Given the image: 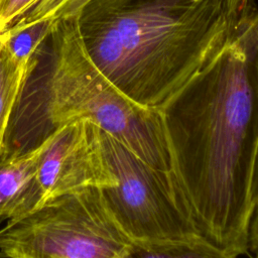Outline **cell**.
Here are the masks:
<instances>
[{
    "label": "cell",
    "instance_id": "6da1fadb",
    "mask_svg": "<svg viewBox=\"0 0 258 258\" xmlns=\"http://www.w3.org/2000/svg\"><path fill=\"white\" fill-rule=\"evenodd\" d=\"M246 27L157 109L200 233L237 257L249 248L258 144V71Z\"/></svg>",
    "mask_w": 258,
    "mask_h": 258
},
{
    "label": "cell",
    "instance_id": "7a4b0ae2",
    "mask_svg": "<svg viewBox=\"0 0 258 258\" xmlns=\"http://www.w3.org/2000/svg\"><path fill=\"white\" fill-rule=\"evenodd\" d=\"M257 10L256 0H92L77 22L100 72L135 103L158 109Z\"/></svg>",
    "mask_w": 258,
    "mask_h": 258
},
{
    "label": "cell",
    "instance_id": "3957f363",
    "mask_svg": "<svg viewBox=\"0 0 258 258\" xmlns=\"http://www.w3.org/2000/svg\"><path fill=\"white\" fill-rule=\"evenodd\" d=\"M50 35L53 62L44 107L50 132L87 120L150 165L172 171L158 110L135 103L100 72L83 44L77 17L56 21Z\"/></svg>",
    "mask_w": 258,
    "mask_h": 258
},
{
    "label": "cell",
    "instance_id": "277c9868",
    "mask_svg": "<svg viewBox=\"0 0 258 258\" xmlns=\"http://www.w3.org/2000/svg\"><path fill=\"white\" fill-rule=\"evenodd\" d=\"M130 243L97 187L57 197L0 231L4 258H122Z\"/></svg>",
    "mask_w": 258,
    "mask_h": 258
},
{
    "label": "cell",
    "instance_id": "5b68a950",
    "mask_svg": "<svg viewBox=\"0 0 258 258\" xmlns=\"http://www.w3.org/2000/svg\"><path fill=\"white\" fill-rule=\"evenodd\" d=\"M100 136L114 177V184L102 189L131 241H178L202 236L173 171L150 165L101 130Z\"/></svg>",
    "mask_w": 258,
    "mask_h": 258
},
{
    "label": "cell",
    "instance_id": "8992f818",
    "mask_svg": "<svg viewBox=\"0 0 258 258\" xmlns=\"http://www.w3.org/2000/svg\"><path fill=\"white\" fill-rule=\"evenodd\" d=\"M42 142L38 208L63 195L114 184L104 156L100 129L92 122L80 120L57 127Z\"/></svg>",
    "mask_w": 258,
    "mask_h": 258
},
{
    "label": "cell",
    "instance_id": "52a82bcc",
    "mask_svg": "<svg viewBox=\"0 0 258 258\" xmlns=\"http://www.w3.org/2000/svg\"><path fill=\"white\" fill-rule=\"evenodd\" d=\"M43 142L0 157V221L13 224L38 209V166Z\"/></svg>",
    "mask_w": 258,
    "mask_h": 258
},
{
    "label": "cell",
    "instance_id": "ba28073f",
    "mask_svg": "<svg viewBox=\"0 0 258 258\" xmlns=\"http://www.w3.org/2000/svg\"><path fill=\"white\" fill-rule=\"evenodd\" d=\"M36 60L26 63L17 60L8 49L4 34H0V157L6 147L11 115Z\"/></svg>",
    "mask_w": 258,
    "mask_h": 258
},
{
    "label": "cell",
    "instance_id": "9c48e42d",
    "mask_svg": "<svg viewBox=\"0 0 258 258\" xmlns=\"http://www.w3.org/2000/svg\"><path fill=\"white\" fill-rule=\"evenodd\" d=\"M122 258H237L204 236L187 240L131 241Z\"/></svg>",
    "mask_w": 258,
    "mask_h": 258
},
{
    "label": "cell",
    "instance_id": "30bf717a",
    "mask_svg": "<svg viewBox=\"0 0 258 258\" xmlns=\"http://www.w3.org/2000/svg\"><path fill=\"white\" fill-rule=\"evenodd\" d=\"M54 20L44 19L29 23L17 29H8L3 34L11 54L21 62H30L43 40L51 34Z\"/></svg>",
    "mask_w": 258,
    "mask_h": 258
},
{
    "label": "cell",
    "instance_id": "8fae6325",
    "mask_svg": "<svg viewBox=\"0 0 258 258\" xmlns=\"http://www.w3.org/2000/svg\"><path fill=\"white\" fill-rule=\"evenodd\" d=\"M91 1L92 0H34L12 21L8 29H17L29 23L44 19L58 21L76 18Z\"/></svg>",
    "mask_w": 258,
    "mask_h": 258
},
{
    "label": "cell",
    "instance_id": "7c38bea8",
    "mask_svg": "<svg viewBox=\"0 0 258 258\" xmlns=\"http://www.w3.org/2000/svg\"><path fill=\"white\" fill-rule=\"evenodd\" d=\"M34 0H0V34H3L12 21Z\"/></svg>",
    "mask_w": 258,
    "mask_h": 258
},
{
    "label": "cell",
    "instance_id": "4fadbf2b",
    "mask_svg": "<svg viewBox=\"0 0 258 258\" xmlns=\"http://www.w3.org/2000/svg\"><path fill=\"white\" fill-rule=\"evenodd\" d=\"M247 32L251 39L252 49H253V56L256 63V69L258 71V10L249 22L247 26Z\"/></svg>",
    "mask_w": 258,
    "mask_h": 258
},
{
    "label": "cell",
    "instance_id": "5bb4252c",
    "mask_svg": "<svg viewBox=\"0 0 258 258\" xmlns=\"http://www.w3.org/2000/svg\"><path fill=\"white\" fill-rule=\"evenodd\" d=\"M249 248L258 254V207L253 213L249 231Z\"/></svg>",
    "mask_w": 258,
    "mask_h": 258
},
{
    "label": "cell",
    "instance_id": "9a60e30c",
    "mask_svg": "<svg viewBox=\"0 0 258 258\" xmlns=\"http://www.w3.org/2000/svg\"><path fill=\"white\" fill-rule=\"evenodd\" d=\"M251 199H252L253 206L256 209L258 207V144H257V149H256L254 163H253V170H252Z\"/></svg>",
    "mask_w": 258,
    "mask_h": 258
},
{
    "label": "cell",
    "instance_id": "2e32d148",
    "mask_svg": "<svg viewBox=\"0 0 258 258\" xmlns=\"http://www.w3.org/2000/svg\"><path fill=\"white\" fill-rule=\"evenodd\" d=\"M256 258H258V254H257V256H256Z\"/></svg>",
    "mask_w": 258,
    "mask_h": 258
}]
</instances>
